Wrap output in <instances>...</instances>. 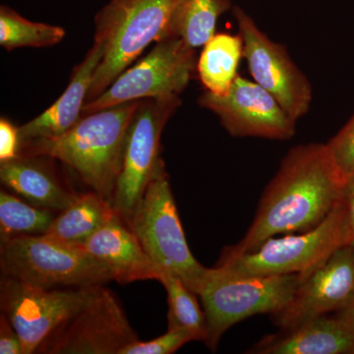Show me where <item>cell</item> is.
Here are the masks:
<instances>
[{"instance_id":"cell-16","label":"cell","mask_w":354,"mask_h":354,"mask_svg":"<svg viewBox=\"0 0 354 354\" xmlns=\"http://www.w3.org/2000/svg\"><path fill=\"white\" fill-rule=\"evenodd\" d=\"M256 354H354V329L344 319L324 315L267 335L254 344Z\"/></svg>"},{"instance_id":"cell-2","label":"cell","mask_w":354,"mask_h":354,"mask_svg":"<svg viewBox=\"0 0 354 354\" xmlns=\"http://www.w3.org/2000/svg\"><path fill=\"white\" fill-rule=\"evenodd\" d=\"M141 102H124L83 115L60 136L23 142L19 155L43 156L64 162L93 192L111 201L128 128Z\"/></svg>"},{"instance_id":"cell-15","label":"cell","mask_w":354,"mask_h":354,"mask_svg":"<svg viewBox=\"0 0 354 354\" xmlns=\"http://www.w3.org/2000/svg\"><path fill=\"white\" fill-rule=\"evenodd\" d=\"M81 248L108 268L113 281L118 283L158 281L157 266L144 250L136 234L118 214L97 230Z\"/></svg>"},{"instance_id":"cell-30","label":"cell","mask_w":354,"mask_h":354,"mask_svg":"<svg viewBox=\"0 0 354 354\" xmlns=\"http://www.w3.org/2000/svg\"><path fill=\"white\" fill-rule=\"evenodd\" d=\"M335 314L344 319L354 329V292L348 304Z\"/></svg>"},{"instance_id":"cell-21","label":"cell","mask_w":354,"mask_h":354,"mask_svg":"<svg viewBox=\"0 0 354 354\" xmlns=\"http://www.w3.org/2000/svg\"><path fill=\"white\" fill-rule=\"evenodd\" d=\"M243 58L241 35L216 34L203 46L197 60V72L206 91L218 95L227 94L239 75L237 68Z\"/></svg>"},{"instance_id":"cell-14","label":"cell","mask_w":354,"mask_h":354,"mask_svg":"<svg viewBox=\"0 0 354 354\" xmlns=\"http://www.w3.org/2000/svg\"><path fill=\"white\" fill-rule=\"evenodd\" d=\"M354 292V247H339L323 264L301 279L283 308L272 314L281 330L344 308Z\"/></svg>"},{"instance_id":"cell-8","label":"cell","mask_w":354,"mask_h":354,"mask_svg":"<svg viewBox=\"0 0 354 354\" xmlns=\"http://www.w3.org/2000/svg\"><path fill=\"white\" fill-rule=\"evenodd\" d=\"M179 106V97L142 100L133 115L111 200L114 211L127 225L149 183L165 165L160 158V138L165 124Z\"/></svg>"},{"instance_id":"cell-24","label":"cell","mask_w":354,"mask_h":354,"mask_svg":"<svg viewBox=\"0 0 354 354\" xmlns=\"http://www.w3.org/2000/svg\"><path fill=\"white\" fill-rule=\"evenodd\" d=\"M64 37V28L32 22L7 6L0 8V44L7 50L53 46Z\"/></svg>"},{"instance_id":"cell-18","label":"cell","mask_w":354,"mask_h":354,"mask_svg":"<svg viewBox=\"0 0 354 354\" xmlns=\"http://www.w3.org/2000/svg\"><path fill=\"white\" fill-rule=\"evenodd\" d=\"M48 160L43 156L20 153L13 160L0 162V180L35 206L59 213L80 194L59 178Z\"/></svg>"},{"instance_id":"cell-7","label":"cell","mask_w":354,"mask_h":354,"mask_svg":"<svg viewBox=\"0 0 354 354\" xmlns=\"http://www.w3.org/2000/svg\"><path fill=\"white\" fill-rule=\"evenodd\" d=\"M128 225L158 271L176 274L199 295L209 268L191 253L165 165L149 183Z\"/></svg>"},{"instance_id":"cell-5","label":"cell","mask_w":354,"mask_h":354,"mask_svg":"<svg viewBox=\"0 0 354 354\" xmlns=\"http://www.w3.org/2000/svg\"><path fill=\"white\" fill-rule=\"evenodd\" d=\"M1 277L48 288L102 286L113 281L102 263L81 247L46 235H20L0 241Z\"/></svg>"},{"instance_id":"cell-23","label":"cell","mask_w":354,"mask_h":354,"mask_svg":"<svg viewBox=\"0 0 354 354\" xmlns=\"http://www.w3.org/2000/svg\"><path fill=\"white\" fill-rule=\"evenodd\" d=\"M57 212L39 208L29 202L0 191V241L20 235L44 234Z\"/></svg>"},{"instance_id":"cell-17","label":"cell","mask_w":354,"mask_h":354,"mask_svg":"<svg viewBox=\"0 0 354 354\" xmlns=\"http://www.w3.org/2000/svg\"><path fill=\"white\" fill-rule=\"evenodd\" d=\"M104 55V44L95 39L83 62L74 68L64 94L50 108L19 127L20 144L29 140L60 136L80 120L93 77Z\"/></svg>"},{"instance_id":"cell-1","label":"cell","mask_w":354,"mask_h":354,"mask_svg":"<svg viewBox=\"0 0 354 354\" xmlns=\"http://www.w3.org/2000/svg\"><path fill=\"white\" fill-rule=\"evenodd\" d=\"M346 183L326 144L295 147L266 187L243 239L225 247L221 255L234 257L254 250L271 237L308 232L341 201Z\"/></svg>"},{"instance_id":"cell-19","label":"cell","mask_w":354,"mask_h":354,"mask_svg":"<svg viewBox=\"0 0 354 354\" xmlns=\"http://www.w3.org/2000/svg\"><path fill=\"white\" fill-rule=\"evenodd\" d=\"M115 214L111 201L92 191L80 195L73 204L57 213L44 235L68 245L82 247Z\"/></svg>"},{"instance_id":"cell-6","label":"cell","mask_w":354,"mask_h":354,"mask_svg":"<svg viewBox=\"0 0 354 354\" xmlns=\"http://www.w3.org/2000/svg\"><path fill=\"white\" fill-rule=\"evenodd\" d=\"M302 277H241L227 274L220 268H209L199 292L206 316L205 344L216 351L221 337L232 326L259 314L276 313L292 297Z\"/></svg>"},{"instance_id":"cell-25","label":"cell","mask_w":354,"mask_h":354,"mask_svg":"<svg viewBox=\"0 0 354 354\" xmlns=\"http://www.w3.org/2000/svg\"><path fill=\"white\" fill-rule=\"evenodd\" d=\"M326 145L335 167L348 183L354 178V114Z\"/></svg>"},{"instance_id":"cell-3","label":"cell","mask_w":354,"mask_h":354,"mask_svg":"<svg viewBox=\"0 0 354 354\" xmlns=\"http://www.w3.org/2000/svg\"><path fill=\"white\" fill-rule=\"evenodd\" d=\"M177 0H124L108 4L95 17V39L104 55L86 102L101 95L153 41L164 39Z\"/></svg>"},{"instance_id":"cell-10","label":"cell","mask_w":354,"mask_h":354,"mask_svg":"<svg viewBox=\"0 0 354 354\" xmlns=\"http://www.w3.org/2000/svg\"><path fill=\"white\" fill-rule=\"evenodd\" d=\"M99 286L48 288L6 277L0 281V308L19 335L24 354L44 342L94 295Z\"/></svg>"},{"instance_id":"cell-9","label":"cell","mask_w":354,"mask_h":354,"mask_svg":"<svg viewBox=\"0 0 354 354\" xmlns=\"http://www.w3.org/2000/svg\"><path fill=\"white\" fill-rule=\"evenodd\" d=\"M196 68L195 48L180 39H162L101 95L85 102L82 116L124 102L179 97Z\"/></svg>"},{"instance_id":"cell-12","label":"cell","mask_w":354,"mask_h":354,"mask_svg":"<svg viewBox=\"0 0 354 354\" xmlns=\"http://www.w3.org/2000/svg\"><path fill=\"white\" fill-rule=\"evenodd\" d=\"M234 15L243 41V58L254 81L274 95L286 113L297 121L308 113L313 99L308 79L285 46L261 31L243 9L234 7Z\"/></svg>"},{"instance_id":"cell-13","label":"cell","mask_w":354,"mask_h":354,"mask_svg":"<svg viewBox=\"0 0 354 354\" xmlns=\"http://www.w3.org/2000/svg\"><path fill=\"white\" fill-rule=\"evenodd\" d=\"M202 108L213 111L234 137L288 140L295 134L292 120L276 97L259 84L237 75L227 94L200 95Z\"/></svg>"},{"instance_id":"cell-22","label":"cell","mask_w":354,"mask_h":354,"mask_svg":"<svg viewBox=\"0 0 354 354\" xmlns=\"http://www.w3.org/2000/svg\"><path fill=\"white\" fill-rule=\"evenodd\" d=\"M158 281L167 293L169 329L188 330L197 342L206 341L207 324L204 310L198 304L197 295L186 286L176 274L158 271Z\"/></svg>"},{"instance_id":"cell-31","label":"cell","mask_w":354,"mask_h":354,"mask_svg":"<svg viewBox=\"0 0 354 354\" xmlns=\"http://www.w3.org/2000/svg\"><path fill=\"white\" fill-rule=\"evenodd\" d=\"M111 1H113V2H122V1H124V0H111Z\"/></svg>"},{"instance_id":"cell-29","label":"cell","mask_w":354,"mask_h":354,"mask_svg":"<svg viewBox=\"0 0 354 354\" xmlns=\"http://www.w3.org/2000/svg\"><path fill=\"white\" fill-rule=\"evenodd\" d=\"M344 199L346 203V218H348L349 228V244L354 247V178L346 183Z\"/></svg>"},{"instance_id":"cell-11","label":"cell","mask_w":354,"mask_h":354,"mask_svg":"<svg viewBox=\"0 0 354 354\" xmlns=\"http://www.w3.org/2000/svg\"><path fill=\"white\" fill-rule=\"evenodd\" d=\"M138 341L118 297L102 285L44 342L38 353L120 354Z\"/></svg>"},{"instance_id":"cell-4","label":"cell","mask_w":354,"mask_h":354,"mask_svg":"<svg viewBox=\"0 0 354 354\" xmlns=\"http://www.w3.org/2000/svg\"><path fill=\"white\" fill-rule=\"evenodd\" d=\"M346 244L349 228L342 197L327 218L308 232L271 237L254 250L234 257L221 255L216 267L234 276L298 274L304 279Z\"/></svg>"},{"instance_id":"cell-28","label":"cell","mask_w":354,"mask_h":354,"mask_svg":"<svg viewBox=\"0 0 354 354\" xmlns=\"http://www.w3.org/2000/svg\"><path fill=\"white\" fill-rule=\"evenodd\" d=\"M0 353L24 354L22 342L6 315H0Z\"/></svg>"},{"instance_id":"cell-20","label":"cell","mask_w":354,"mask_h":354,"mask_svg":"<svg viewBox=\"0 0 354 354\" xmlns=\"http://www.w3.org/2000/svg\"><path fill=\"white\" fill-rule=\"evenodd\" d=\"M230 0H177L164 39H180L193 48L204 46L216 35L221 14Z\"/></svg>"},{"instance_id":"cell-27","label":"cell","mask_w":354,"mask_h":354,"mask_svg":"<svg viewBox=\"0 0 354 354\" xmlns=\"http://www.w3.org/2000/svg\"><path fill=\"white\" fill-rule=\"evenodd\" d=\"M19 127L6 118L0 120V162L13 160L19 155Z\"/></svg>"},{"instance_id":"cell-26","label":"cell","mask_w":354,"mask_h":354,"mask_svg":"<svg viewBox=\"0 0 354 354\" xmlns=\"http://www.w3.org/2000/svg\"><path fill=\"white\" fill-rule=\"evenodd\" d=\"M190 342L197 341L196 337L188 330L167 329L165 334L152 341H138L130 344L120 354H171Z\"/></svg>"}]
</instances>
